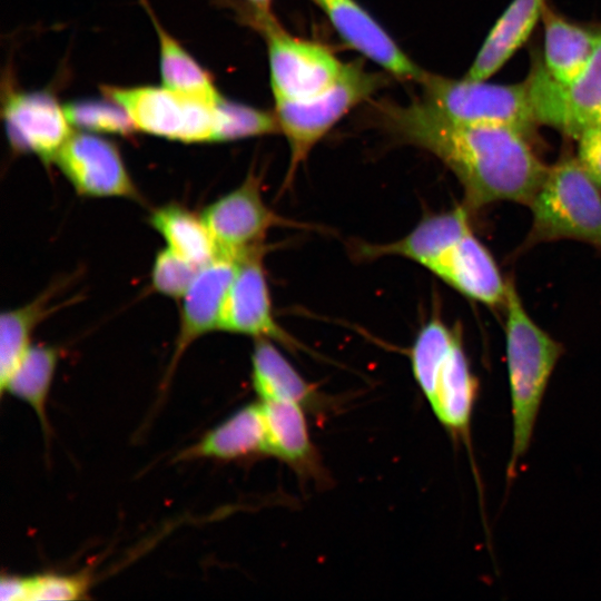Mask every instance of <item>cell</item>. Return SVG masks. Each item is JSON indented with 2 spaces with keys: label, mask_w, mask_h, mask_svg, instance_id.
<instances>
[{
  "label": "cell",
  "mask_w": 601,
  "mask_h": 601,
  "mask_svg": "<svg viewBox=\"0 0 601 601\" xmlns=\"http://www.w3.org/2000/svg\"><path fill=\"white\" fill-rule=\"evenodd\" d=\"M266 452L295 467L309 469L314 451L303 405L290 401H262Z\"/></svg>",
  "instance_id": "44dd1931"
},
{
  "label": "cell",
  "mask_w": 601,
  "mask_h": 601,
  "mask_svg": "<svg viewBox=\"0 0 601 601\" xmlns=\"http://www.w3.org/2000/svg\"><path fill=\"white\" fill-rule=\"evenodd\" d=\"M53 162L79 195L140 200L118 148L91 134H71Z\"/></svg>",
  "instance_id": "30bf717a"
},
{
  "label": "cell",
  "mask_w": 601,
  "mask_h": 601,
  "mask_svg": "<svg viewBox=\"0 0 601 601\" xmlns=\"http://www.w3.org/2000/svg\"><path fill=\"white\" fill-rule=\"evenodd\" d=\"M60 286L52 285L22 307L3 312L0 318V390L6 384L30 347V336L36 325L50 312L51 297Z\"/></svg>",
  "instance_id": "cb8c5ba5"
},
{
  "label": "cell",
  "mask_w": 601,
  "mask_h": 601,
  "mask_svg": "<svg viewBox=\"0 0 601 601\" xmlns=\"http://www.w3.org/2000/svg\"><path fill=\"white\" fill-rule=\"evenodd\" d=\"M503 308L512 414V446L506 477L511 482L530 447L545 391L563 354V346L531 318L512 280H508Z\"/></svg>",
  "instance_id": "7a4b0ae2"
},
{
  "label": "cell",
  "mask_w": 601,
  "mask_h": 601,
  "mask_svg": "<svg viewBox=\"0 0 601 601\" xmlns=\"http://www.w3.org/2000/svg\"><path fill=\"white\" fill-rule=\"evenodd\" d=\"M155 26L160 45L162 86L189 98L218 102L223 97L207 71L156 21Z\"/></svg>",
  "instance_id": "d4e9b609"
},
{
  "label": "cell",
  "mask_w": 601,
  "mask_h": 601,
  "mask_svg": "<svg viewBox=\"0 0 601 601\" xmlns=\"http://www.w3.org/2000/svg\"><path fill=\"white\" fill-rule=\"evenodd\" d=\"M470 209L462 204L452 209L428 214L404 237L387 244H364L365 258L401 256L425 266L449 245L472 230Z\"/></svg>",
  "instance_id": "ac0fdd59"
},
{
  "label": "cell",
  "mask_w": 601,
  "mask_h": 601,
  "mask_svg": "<svg viewBox=\"0 0 601 601\" xmlns=\"http://www.w3.org/2000/svg\"><path fill=\"white\" fill-rule=\"evenodd\" d=\"M70 125L95 132L129 135L135 128L127 111L111 100L78 101L66 105Z\"/></svg>",
  "instance_id": "f1b7e54d"
},
{
  "label": "cell",
  "mask_w": 601,
  "mask_h": 601,
  "mask_svg": "<svg viewBox=\"0 0 601 601\" xmlns=\"http://www.w3.org/2000/svg\"><path fill=\"white\" fill-rule=\"evenodd\" d=\"M526 79L539 125L574 139L584 126L601 120V37L583 75L571 86L554 82L538 57Z\"/></svg>",
  "instance_id": "9c48e42d"
},
{
  "label": "cell",
  "mask_w": 601,
  "mask_h": 601,
  "mask_svg": "<svg viewBox=\"0 0 601 601\" xmlns=\"http://www.w3.org/2000/svg\"><path fill=\"white\" fill-rule=\"evenodd\" d=\"M528 206L532 224L522 248L574 239L601 252V188L577 156H563L549 166Z\"/></svg>",
  "instance_id": "3957f363"
},
{
  "label": "cell",
  "mask_w": 601,
  "mask_h": 601,
  "mask_svg": "<svg viewBox=\"0 0 601 601\" xmlns=\"http://www.w3.org/2000/svg\"><path fill=\"white\" fill-rule=\"evenodd\" d=\"M545 0H512L491 28L464 77L487 80L524 45L542 18Z\"/></svg>",
  "instance_id": "d6986e66"
},
{
  "label": "cell",
  "mask_w": 601,
  "mask_h": 601,
  "mask_svg": "<svg viewBox=\"0 0 601 601\" xmlns=\"http://www.w3.org/2000/svg\"><path fill=\"white\" fill-rule=\"evenodd\" d=\"M574 139L578 160L601 188V120L584 126Z\"/></svg>",
  "instance_id": "1f68e13d"
},
{
  "label": "cell",
  "mask_w": 601,
  "mask_h": 601,
  "mask_svg": "<svg viewBox=\"0 0 601 601\" xmlns=\"http://www.w3.org/2000/svg\"><path fill=\"white\" fill-rule=\"evenodd\" d=\"M254 4L258 10L268 11V7L272 0H247Z\"/></svg>",
  "instance_id": "836d02e7"
},
{
  "label": "cell",
  "mask_w": 601,
  "mask_h": 601,
  "mask_svg": "<svg viewBox=\"0 0 601 601\" xmlns=\"http://www.w3.org/2000/svg\"><path fill=\"white\" fill-rule=\"evenodd\" d=\"M252 382L262 401L311 404V386L268 338H256L252 354Z\"/></svg>",
  "instance_id": "7402d4cb"
},
{
  "label": "cell",
  "mask_w": 601,
  "mask_h": 601,
  "mask_svg": "<svg viewBox=\"0 0 601 601\" xmlns=\"http://www.w3.org/2000/svg\"><path fill=\"white\" fill-rule=\"evenodd\" d=\"M279 131L275 112L221 98L216 105L215 141H231Z\"/></svg>",
  "instance_id": "83f0119b"
},
{
  "label": "cell",
  "mask_w": 601,
  "mask_h": 601,
  "mask_svg": "<svg viewBox=\"0 0 601 601\" xmlns=\"http://www.w3.org/2000/svg\"><path fill=\"white\" fill-rule=\"evenodd\" d=\"M542 66L558 85L569 87L587 69L601 37V24L571 21L545 4Z\"/></svg>",
  "instance_id": "2e32d148"
},
{
  "label": "cell",
  "mask_w": 601,
  "mask_h": 601,
  "mask_svg": "<svg viewBox=\"0 0 601 601\" xmlns=\"http://www.w3.org/2000/svg\"><path fill=\"white\" fill-rule=\"evenodd\" d=\"M237 265V260L219 256L199 268L183 296L180 326L171 361L173 366L195 339L210 331L218 329L223 303L236 274Z\"/></svg>",
  "instance_id": "9a60e30c"
},
{
  "label": "cell",
  "mask_w": 601,
  "mask_h": 601,
  "mask_svg": "<svg viewBox=\"0 0 601 601\" xmlns=\"http://www.w3.org/2000/svg\"><path fill=\"white\" fill-rule=\"evenodd\" d=\"M260 185L259 177L250 173L237 188L201 211L220 256L238 262L264 252V240L272 228L294 225L267 206Z\"/></svg>",
  "instance_id": "ba28073f"
},
{
  "label": "cell",
  "mask_w": 601,
  "mask_h": 601,
  "mask_svg": "<svg viewBox=\"0 0 601 601\" xmlns=\"http://www.w3.org/2000/svg\"><path fill=\"white\" fill-rule=\"evenodd\" d=\"M57 362L58 352L55 347L30 346L4 387V391L23 400L33 408L46 433L48 432L46 400Z\"/></svg>",
  "instance_id": "484cf974"
},
{
  "label": "cell",
  "mask_w": 601,
  "mask_h": 601,
  "mask_svg": "<svg viewBox=\"0 0 601 601\" xmlns=\"http://www.w3.org/2000/svg\"><path fill=\"white\" fill-rule=\"evenodd\" d=\"M384 114L398 138L427 150L453 173L471 211L497 201L529 205L548 173L533 141L513 128L454 122L422 100L388 106Z\"/></svg>",
  "instance_id": "6da1fadb"
},
{
  "label": "cell",
  "mask_w": 601,
  "mask_h": 601,
  "mask_svg": "<svg viewBox=\"0 0 601 601\" xmlns=\"http://www.w3.org/2000/svg\"><path fill=\"white\" fill-rule=\"evenodd\" d=\"M422 101L440 116L460 124L513 128L532 141L540 126L528 79L512 85L470 78L453 79L424 71Z\"/></svg>",
  "instance_id": "277c9868"
},
{
  "label": "cell",
  "mask_w": 601,
  "mask_h": 601,
  "mask_svg": "<svg viewBox=\"0 0 601 601\" xmlns=\"http://www.w3.org/2000/svg\"><path fill=\"white\" fill-rule=\"evenodd\" d=\"M3 119L11 147L33 154L46 164L55 160L71 136L65 108L46 92L9 93Z\"/></svg>",
  "instance_id": "7c38bea8"
},
{
  "label": "cell",
  "mask_w": 601,
  "mask_h": 601,
  "mask_svg": "<svg viewBox=\"0 0 601 601\" xmlns=\"http://www.w3.org/2000/svg\"><path fill=\"white\" fill-rule=\"evenodd\" d=\"M459 328L447 326L439 315H433L422 325L410 348L414 378L428 402Z\"/></svg>",
  "instance_id": "4316f807"
},
{
  "label": "cell",
  "mask_w": 601,
  "mask_h": 601,
  "mask_svg": "<svg viewBox=\"0 0 601 601\" xmlns=\"http://www.w3.org/2000/svg\"><path fill=\"white\" fill-rule=\"evenodd\" d=\"M199 268L167 247L155 258L151 269L152 287L165 296L183 298Z\"/></svg>",
  "instance_id": "f546056e"
},
{
  "label": "cell",
  "mask_w": 601,
  "mask_h": 601,
  "mask_svg": "<svg viewBox=\"0 0 601 601\" xmlns=\"http://www.w3.org/2000/svg\"><path fill=\"white\" fill-rule=\"evenodd\" d=\"M136 129L184 142L215 141L216 104L179 95L166 87H106Z\"/></svg>",
  "instance_id": "8992f818"
},
{
  "label": "cell",
  "mask_w": 601,
  "mask_h": 601,
  "mask_svg": "<svg viewBox=\"0 0 601 601\" xmlns=\"http://www.w3.org/2000/svg\"><path fill=\"white\" fill-rule=\"evenodd\" d=\"M258 11V22L267 40L275 101L309 99L342 77L346 65L327 48L290 36L268 16V11Z\"/></svg>",
  "instance_id": "52a82bcc"
},
{
  "label": "cell",
  "mask_w": 601,
  "mask_h": 601,
  "mask_svg": "<svg viewBox=\"0 0 601 601\" xmlns=\"http://www.w3.org/2000/svg\"><path fill=\"white\" fill-rule=\"evenodd\" d=\"M266 452V426L262 403L249 404L185 453V457L205 456L233 460Z\"/></svg>",
  "instance_id": "ffe728a7"
},
{
  "label": "cell",
  "mask_w": 601,
  "mask_h": 601,
  "mask_svg": "<svg viewBox=\"0 0 601 601\" xmlns=\"http://www.w3.org/2000/svg\"><path fill=\"white\" fill-rule=\"evenodd\" d=\"M424 268L470 299L489 307L504 306L508 280L473 230L444 248Z\"/></svg>",
  "instance_id": "4fadbf2b"
},
{
  "label": "cell",
  "mask_w": 601,
  "mask_h": 601,
  "mask_svg": "<svg viewBox=\"0 0 601 601\" xmlns=\"http://www.w3.org/2000/svg\"><path fill=\"white\" fill-rule=\"evenodd\" d=\"M313 1L352 48L395 77L420 80L424 70L401 50L378 22L355 0Z\"/></svg>",
  "instance_id": "5bb4252c"
},
{
  "label": "cell",
  "mask_w": 601,
  "mask_h": 601,
  "mask_svg": "<svg viewBox=\"0 0 601 601\" xmlns=\"http://www.w3.org/2000/svg\"><path fill=\"white\" fill-rule=\"evenodd\" d=\"M27 578L3 577L0 582V598L2 601L27 600Z\"/></svg>",
  "instance_id": "d6a6232c"
},
{
  "label": "cell",
  "mask_w": 601,
  "mask_h": 601,
  "mask_svg": "<svg viewBox=\"0 0 601 601\" xmlns=\"http://www.w3.org/2000/svg\"><path fill=\"white\" fill-rule=\"evenodd\" d=\"M477 395L479 381L471 370L459 328L428 403L439 422L453 439H462L469 449L470 426Z\"/></svg>",
  "instance_id": "e0dca14e"
},
{
  "label": "cell",
  "mask_w": 601,
  "mask_h": 601,
  "mask_svg": "<svg viewBox=\"0 0 601 601\" xmlns=\"http://www.w3.org/2000/svg\"><path fill=\"white\" fill-rule=\"evenodd\" d=\"M150 224L167 242L168 248L198 267L220 256L200 215L178 204L155 209Z\"/></svg>",
  "instance_id": "603a6c76"
},
{
  "label": "cell",
  "mask_w": 601,
  "mask_h": 601,
  "mask_svg": "<svg viewBox=\"0 0 601 601\" xmlns=\"http://www.w3.org/2000/svg\"><path fill=\"white\" fill-rule=\"evenodd\" d=\"M263 253L238 260L236 274L225 296L218 329L268 338L288 347L297 344L276 322L263 266Z\"/></svg>",
  "instance_id": "8fae6325"
},
{
  "label": "cell",
  "mask_w": 601,
  "mask_h": 601,
  "mask_svg": "<svg viewBox=\"0 0 601 601\" xmlns=\"http://www.w3.org/2000/svg\"><path fill=\"white\" fill-rule=\"evenodd\" d=\"M381 85V77L365 71L357 63H349L342 77L319 95L305 100L275 101L279 131L285 135L289 146L284 187L293 183L317 142Z\"/></svg>",
  "instance_id": "5b68a950"
},
{
  "label": "cell",
  "mask_w": 601,
  "mask_h": 601,
  "mask_svg": "<svg viewBox=\"0 0 601 601\" xmlns=\"http://www.w3.org/2000/svg\"><path fill=\"white\" fill-rule=\"evenodd\" d=\"M27 600H77L86 592L87 582L78 575L45 574L27 578Z\"/></svg>",
  "instance_id": "4dcf8cb0"
}]
</instances>
